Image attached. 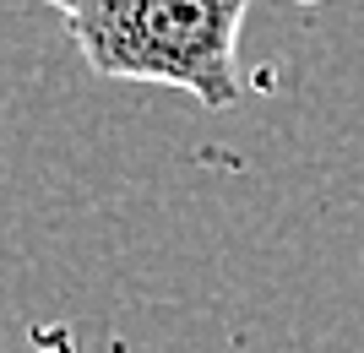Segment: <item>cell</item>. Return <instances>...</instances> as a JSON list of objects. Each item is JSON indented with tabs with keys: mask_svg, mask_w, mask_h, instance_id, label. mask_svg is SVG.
<instances>
[{
	"mask_svg": "<svg viewBox=\"0 0 364 353\" xmlns=\"http://www.w3.org/2000/svg\"><path fill=\"white\" fill-rule=\"evenodd\" d=\"M250 0H92L65 16L87 71L158 82L201 109L240 104V28Z\"/></svg>",
	"mask_w": 364,
	"mask_h": 353,
	"instance_id": "6da1fadb",
	"label": "cell"
},
{
	"mask_svg": "<svg viewBox=\"0 0 364 353\" xmlns=\"http://www.w3.org/2000/svg\"><path fill=\"white\" fill-rule=\"evenodd\" d=\"M44 6H55V11H60V16H76V11H82V6H92V0H44Z\"/></svg>",
	"mask_w": 364,
	"mask_h": 353,
	"instance_id": "7a4b0ae2",
	"label": "cell"
},
{
	"mask_svg": "<svg viewBox=\"0 0 364 353\" xmlns=\"http://www.w3.org/2000/svg\"><path fill=\"white\" fill-rule=\"evenodd\" d=\"M289 6H321V0H289Z\"/></svg>",
	"mask_w": 364,
	"mask_h": 353,
	"instance_id": "3957f363",
	"label": "cell"
}]
</instances>
